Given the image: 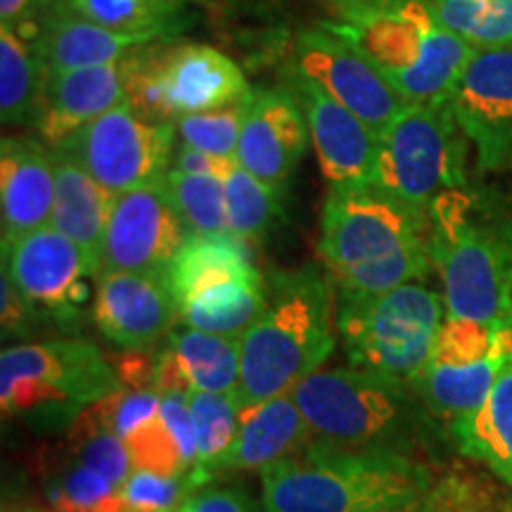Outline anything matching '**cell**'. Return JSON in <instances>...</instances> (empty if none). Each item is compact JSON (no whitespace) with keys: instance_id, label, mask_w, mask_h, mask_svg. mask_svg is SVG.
I'll use <instances>...</instances> for the list:
<instances>
[{"instance_id":"8d00e7d4","label":"cell","mask_w":512,"mask_h":512,"mask_svg":"<svg viewBox=\"0 0 512 512\" xmlns=\"http://www.w3.org/2000/svg\"><path fill=\"white\" fill-rule=\"evenodd\" d=\"M124 444L133 458V470L157 472L164 477H181L190 472L174 434L166 427L162 411L155 420H150L136 434H131Z\"/></svg>"},{"instance_id":"4316f807","label":"cell","mask_w":512,"mask_h":512,"mask_svg":"<svg viewBox=\"0 0 512 512\" xmlns=\"http://www.w3.org/2000/svg\"><path fill=\"white\" fill-rule=\"evenodd\" d=\"M451 437L465 456L482 460L512 486V358L482 408L451 425Z\"/></svg>"},{"instance_id":"f6af8a7d","label":"cell","mask_w":512,"mask_h":512,"mask_svg":"<svg viewBox=\"0 0 512 512\" xmlns=\"http://www.w3.org/2000/svg\"><path fill=\"white\" fill-rule=\"evenodd\" d=\"M425 510H427V503L411 505V508H401V510H389V512H425Z\"/></svg>"},{"instance_id":"5b68a950","label":"cell","mask_w":512,"mask_h":512,"mask_svg":"<svg viewBox=\"0 0 512 512\" xmlns=\"http://www.w3.org/2000/svg\"><path fill=\"white\" fill-rule=\"evenodd\" d=\"M366 55L408 105H444L477 50L441 27L427 0H408L396 8L356 22H328Z\"/></svg>"},{"instance_id":"5bb4252c","label":"cell","mask_w":512,"mask_h":512,"mask_svg":"<svg viewBox=\"0 0 512 512\" xmlns=\"http://www.w3.org/2000/svg\"><path fill=\"white\" fill-rule=\"evenodd\" d=\"M294 72L323 88L380 133L408 105L375 64L328 27L304 29L294 41Z\"/></svg>"},{"instance_id":"6da1fadb","label":"cell","mask_w":512,"mask_h":512,"mask_svg":"<svg viewBox=\"0 0 512 512\" xmlns=\"http://www.w3.org/2000/svg\"><path fill=\"white\" fill-rule=\"evenodd\" d=\"M430 235V216L377 185L330 188L318 256L335 294H380L427 278Z\"/></svg>"},{"instance_id":"60d3db41","label":"cell","mask_w":512,"mask_h":512,"mask_svg":"<svg viewBox=\"0 0 512 512\" xmlns=\"http://www.w3.org/2000/svg\"><path fill=\"white\" fill-rule=\"evenodd\" d=\"M235 162H226V159L209 155V152L197 150V147L181 143L174 150V159H171V169L183 171V174L195 176H226V171Z\"/></svg>"},{"instance_id":"f1b7e54d","label":"cell","mask_w":512,"mask_h":512,"mask_svg":"<svg viewBox=\"0 0 512 512\" xmlns=\"http://www.w3.org/2000/svg\"><path fill=\"white\" fill-rule=\"evenodd\" d=\"M166 351L176 358L190 389L235 394L240 384V339L188 328L171 330Z\"/></svg>"},{"instance_id":"8992f818","label":"cell","mask_w":512,"mask_h":512,"mask_svg":"<svg viewBox=\"0 0 512 512\" xmlns=\"http://www.w3.org/2000/svg\"><path fill=\"white\" fill-rule=\"evenodd\" d=\"M337 337L349 368L413 387L434 354L444 325V297L406 283L380 294H335Z\"/></svg>"},{"instance_id":"277c9868","label":"cell","mask_w":512,"mask_h":512,"mask_svg":"<svg viewBox=\"0 0 512 512\" xmlns=\"http://www.w3.org/2000/svg\"><path fill=\"white\" fill-rule=\"evenodd\" d=\"M430 254L446 316L512 325V226L475 192L448 190L430 209Z\"/></svg>"},{"instance_id":"d6a6232c","label":"cell","mask_w":512,"mask_h":512,"mask_svg":"<svg viewBox=\"0 0 512 512\" xmlns=\"http://www.w3.org/2000/svg\"><path fill=\"white\" fill-rule=\"evenodd\" d=\"M166 190L188 233L221 235L228 230L226 185L223 176H195L169 169Z\"/></svg>"},{"instance_id":"836d02e7","label":"cell","mask_w":512,"mask_h":512,"mask_svg":"<svg viewBox=\"0 0 512 512\" xmlns=\"http://www.w3.org/2000/svg\"><path fill=\"white\" fill-rule=\"evenodd\" d=\"M252 95L230 102V105L219 107V110L190 114V117L178 119L174 124L176 136L185 145H192L197 150L209 152V155L226 159V162H238L240 133L242 126H245Z\"/></svg>"},{"instance_id":"603a6c76","label":"cell","mask_w":512,"mask_h":512,"mask_svg":"<svg viewBox=\"0 0 512 512\" xmlns=\"http://www.w3.org/2000/svg\"><path fill=\"white\" fill-rule=\"evenodd\" d=\"M55 157V211L53 223L60 233L74 240L100 275V256L102 240H105V228L110 221V211L114 204V195L107 192L95 178L83 169L67 147H50Z\"/></svg>"},{"instance_id":"cb8c5ba5","label":"cell","mask_w":512,"mask_h":512,"mask_svg":"<svg viewBox=\"0 0 512 512\" xmlns=\"http://www.w3.org/2000/svg\"><path fill=\"white\" fill-rule=\"evenodd\" d=\"M311 444V430L302 408L292 394L278 396L242 413L240 434L228 456L223 458V470H266L280 460L297 456Z\"/></svg>"},{"instance_id":"484cf974","label":"cell","mask_w":512,"mask_h":512,"mask_svg":"<svg viewBox=\"0 0 512 512\" xmlns=\"http://www.w3.org/2000/svg\"><path fill=\"white\" fill-rule=\"evenodd\" d=\"M48 72L17 29L0 24V119L5 126H38Z\"/></svg>"},{"instance_id":"7bdbcfd3","label":"cell","mask_w":512,"mask_h":512,"mask_svg":"<svg viewBox=\"0 0 512 512\" xmlns=\"http://www.w3.org/2000/svg\"><path fill=\"white\" fill-rule=\"evenodd\" d=\"M48 5L50 0H0V24L17 29L24 36Z\"/></svg>"},{"instance_id":"d4e9b609","label":"cell","mask_w":512,"mask_h":512,"mask_svg":"<svg viewBox=\"0 0 512 512\" xmlns=\"http://www.w3.org/2000/svg\"><path fill=\"white\" fill-rule=\"evenodd\" d=\"M512 351L486 358L482 363L467 368H448L427 363L425 370L415 377L413 387L420 399L432 408L434 413L448 420V427L470 418L489 399L491 389L508 366Z\"/></svg>"},{"instance_id":"e0dca14e","label":"cell","mask_w":512,"mask_h":512,"mask_svg":"<svg viewBox=\"0 0 512 512\" xmlns=\"http://www.w3.org/2000/svg\"><path fill=\"white\" fill-rule=\"evenodd\" d=\"M287 88L302 105L311 145L330 188L375 185L380 136L306 76L287 72Z\"/></svg>"},{"instance_id":"9c48e42d","label":"cell","mask_w":512,"mask_h":512,"mask_svg":"<svg viewBox=\"0 0 512 512\" xmlns=\"http://www.w3.org/2000/svg\"><path fill=\"white\" fill-rule=\"evenodd\" d=\"M124 69L128 105L159 124H176L252 95L240 64L204 43H147L124 57Z\"/></svg>"},{"instance_id":"ee69618b","label":"cell","mask_w":512,"mask_h":512,"mask_svg":"<svg viewBox=\"0 0 512 512\" xmlns=\"http://www.w3.org/2000/svg\"><path fill=\"white\" fill-rule=\"evenodd\" d=\"M320 3L337 17V22H356V19L377 15L408 0H320Z\"/></svg>"},{"instance_id":"83f0119b","label":"cell","mask_w":512,"mask_h":512,"mask_svg":"<svg viewBox=\"0 0 512 512\" xmlns=\"http://www.w3.org/2000/svg\"><path fill=\"white\" fill-rule=\"evenodd\" d=\"M76 15L138 43H157L188 29V0H64Z\"/></svg>"},{"instance_id":"f35d334b","label":"cell","mask_w":512,"mask_h":512,"mask_svg":"<svg viewBox=\"0 0 512 512\" xmlns=\"http://www.w3.org/2000/svg\"><path fill=\"white\" fill-rule=\"evenodd\" d=\"M100 415L110 430L117 434L121 441H126L131 434H136L140 427L155 420L159 411H162V394L155 387H140L131 389V392H119L110 396L107 401L98 403L93 408Z\"/></svg>"},{"instance_id":"7a4b0ae2","label":"cell","mask_w":512,"mask_h":512,"mask_svg":"<svg viewBox=\"0 0 512 512\" xmlns=\"http://www.w3.org/2000/svg\"><path fill=\"white\" fill-rule=\"evenodd\" d=\"M335 287L318 266L278 271L268 278V302L240 339V413L318 373L337 344Z\"/></svg>"},{"instance_id":"74e56055","label":"cell","mask_w":512,"mask_h":512,"mask_svg":"<svg viewBox=\"0 0 512 512\" xmlns=\"http://www.w3.org/2000/svg\"><path fill=\"white\" fill-rule=\"evenodd\" d=\"M195 489L188 475L164 477L157 472L133 470L121 486L124 512H174Z\"/></svg>"},{"instance_id":"8fae6325","label":"cell","mask_w":512,"mask_h":512,"mask_svg":"<svg viewBox=\"0 0 512 512\" xmlns=\"http://www.w3.org/2000/svg\"><path fill=\"white\" fill-rule=\"evenodd\" d=\"M465 143L451 105H406L380 133L375 185L420 214L465 188Z\"/></svg>"},{"instance_id":"d6986e66","label":"cell","mask_w":512,"mask_h":512,"mask_svg":"<svg viewBox=\"0 0 512 512\" xmlns=\"http://www.w3.org/2000/svg\"><path fill=\"white\" fill-rule=\"evenodd\" d=\"M309 143V124L290 88L254 91L238 143L242 169L273 188L285 190Z\"/></svg>"},{"instance_id":"b9f144b4","label":"cell","mask_w":512,"mask_h":512,"mask_svg":"<svg viewBox=\"0 0 512 512\" xmlns=\"http://www.w3.org/2000/svg\"><path fill=\"white\" fill-rule=\"evenodd\" d=\"M0 283H3V332L5 335H17V332H24L29 328V320L36 318L31 309L24 302V297L19 294V290L12 283L10 273L3 268V278H0Z\"/></svg>"},{"instance_id":"7402d4cb","label":"cell","mask_w":512,"mask_h":512,"mask_svg":"<svg viewBox=\"0 0 512 512\" xmlns=\"http://www.w3.org/2000/svg\"><path fill=\"white\" fill-rule=\"evenodd\" d=\"M24 38L31 41L48 76L119 62L131 50L143 46L136 38L119 36L91 19L76 15L64 0L50 3Z\"/></svg>"},{"instance_id":"1f68e13d","label":"cell","mask_w":512,"mask_h":512,"mask_svg":"<svg viewBox=\"0 0 512 512\" xmlns=\"http://www.w3.org/2000/svg\"><path fill=\"white\" fill-rule=\"evenodd\" d=\"M226 185L228 230L240 240L264 238L283 211V192L249 174L235 162L223 176Z\"/></svg>"},{"instance_id":"e575fe53","label":"cell","mask_w":512,"mask_h":512,"mask_svg":"<svg viewBox=\"0 0 512 512\" xmlns=\"http://www.w3.org/2000/svg\"><path fill=\"white\" fill-rule=\"evenodd\" d=\"M72 456L98 475L110 479L119 489L133 472V458L128 453V446L100 420L93 408L74 422Z\"/></svg>"},{"instance_id":"4fadbf2b","label":"cell","mask_w":512,"mask_h":512,"mask_svg":"<svg viewBox=\"0 0 512 512\" xmlns=\"http://www.w3.org/2000/svg\"><path fill=\"white\" fill-rule=\"evenodd\" d=\"M3 268L36 318L60 323L79 316L91 292L88 280L98 278L86 252L55 226L5 242Z\"/></svg>"},{"instance_id":"3957f363","label":"cell","mask_w":512,"mask_h":512,"mask_svg":"<svg viewBox=\"0 0 512 512\" xmlns=\"http://www.w3.org/2000/svg\"><path fill=\"white\" fill-rule=\"evenodd\" d=\"M261 475L264 512H389L427 503L425 467L399 453L311 444Z\"/></svg>"},{"instance_id":"d590c367","label":"cell","mask_w":512,"mask_h":512,"mask_svg":"<svg viewBox=\"0 0 512 512\" xmlns=\"http://www.w3.org/2000/svg\"><path fill=\"white\" fill-rule=\"evenodd\" d=\"M48 496L57 508L67 512H124L119 486L79 463L74 456L53 475Z\"/></svg>"},{"instance_id":"ba28073f","label":"cell","mask_w":512,"mask_h":512,"mask_svg":"<svg viewBox=\"0 0 512 512\" xmlns=\"http://www.w3.org/2000/svg\"><path fill=\"white\" fill-rule=\"evenodd\" d=\"M164 275L188 328L242 339L266 309L268 280L233 233H188Z\"/></svg>"},{"instance_id":"2e32d148","label":"cell","mask_w":512,"mask_h":512,"mask_svg":"<svg viewBox=\"0 0 512 512\" xmlns=\"http://www.w3.org/2000/svg\"><path fill=\"white\" fill-rule=\"evenodd\" d=\"M479 171L512 169V48L477 50L451 100Z\"/></svg>"},{"instance_id":"7c38bea8","label":"cell","mask_w":512,"mask_h":512,"mask_svg":"<svg viewBox=\"0 0 512 512\" xmlns=\"http://www.w3.org/2000/svg\"><path fill=\"white\" fill-rule=\"evenodd\" d=\"M176 126L150 121L128 102L102 114L67 143L83 169L112 195L164 181L176 150Z\"/></svg>"},{"instance_id":"9a60e30c","label":"cell","mask_w":512,"mask_h":512,"mask_svg":"<svg viewBox=\"0 0 512 512\" xmlns=\"http://www.w3.org/2000/svg\"><path fill=\"white\" fill-rule=\"evenodd\" d=\"M188 238L166 181L114 195L100 273H166Z\"/></svg>"},{"instance_id":"ffe728a7","label":"cell","mask_w":512,"mask_h":512,"mask_svg":"<svg viewBox=\"0 0 512 512\" xmlns=\"http://www.w3.org/2000/svg\"><path fill=\"white\" fill-rule=\"evenodd\" d=\"M55 157L41 138L5 136L0 143L3 245L53 223Z\"/></svg>"},{"instance_id":"52a82bcc","label":"cell","mask_w":512,"mask_h":512,"mask_svg":"<svg viewBox=\"0 0 512 512\" xmlns=\"http://www.w3.org/2000/svg\"><path fill=\"white\" fill-rule=\"evenodd\" d=\"M121 389L114 368L91 342L60 339L5 347L0 403L5 418L76 422Z\"/></svg>"},{"instance_id":"44dd1931","label":"cell","mask_w":512,"mask_h":512,"mask_svg":"<svg viewBox=\"0 0 512 512\" xmlns=\"http://www.w3.org/2000/svg\"><path fill=\"white\" fill-rule=\"evenodd\" d=\"M128 102L124 60L48 76L38 138L48 147L67 143L102 114Z\"/></svg>"},{"instance_id":"4dcf8cb0","label":"cell","mask_w":512,"mask_h":512,"mask_svg":"<svg viewBox=\"0 0 512 512\" xmlns=\"http://www.w3.org/2000/svg\"><path fill=\"white\" fill-rule=\"evenodd\" d=\"M441 27L475 50L512 48V0H427Z\"/></svg>"},{"instance_id":"ab89813d","label":"cell","mask_w":512,"mask_h":512,"mask_svg":"<svg viewBox=\"0 0 512 512\" xmlns=\"http://www.w3.org/2000/svg\"><path fill=\"white\" fill-rule=\"evenodd\" d=\"M183 512H259L256 503L245 491L233 489V486H221V489H207L200 494H192L181 503Z\"/></svg>"},{"instance_id":"30bf717a","label":"cell","mask_w":512,"mask_h":512,"mask_svg":"<svg viewBox=\"0 0 512 512\" xmlns=\"http://www.w3.org/2000/svg\"><path fill=\"white\" fill-rule=\"evenodd\" d=\"M408 387L356 368H320L292 389L313 444L361 453H399Z\"/></svg>"},{"instance_id":"bcb514c9","label":"cell","mask_w":512,"mask_h":512,"mask_svg":"<svg viewBox=\"0 0 512 512\" xmlns=\"http://www.w3.org/2000/svg\"><path fill=\"white\" fill-rule=\"evenodd\" d=\"M425 512H434V510H430V508H427V510H425Z\"/></svg>"},{"instance_id":"ac0fdd59","label":"cell","mask_w":512,"mask_h":512,"mask_svg":"<svg viewBox=\"0 0 512 512\" xmlns=\"http://www.w3.org/2000/svg\"><path fill=\"white\" fill-rule=\"evenodd\" d=\"M93 318L102 335L128 351L155 347L181 320L164 273H100Z\"/></svg>"},{"instance_id":"f546056e","label":"cell","mask_w":512,"mask_h":512,"mask_svg":"<svg viewBox=\"0 0 512 512\" xmlns=\"http://www.w3.org/2000/svg\"><path fill=\"white\" fill-rule=\"evenodd\" d=\"M192 432H195V465L188 472L192 486L209 482L219 475L223 458L233 448L240 434L242 413L235 394L197 392L188 394Z\"/></svg>"}]
</instances>
